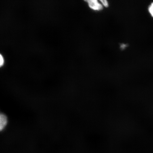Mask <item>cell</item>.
Returning <instances> with one entry per match:
<instances>
[{
  "instance_id": "1",
  "label": "cell",
  "mask_w": 153,
  "mask_h": 153,
  "mask_svg": "<svg viewBox=\"0 0 153 153\" xmlns=\"http://www.w3.org/2000/svg\"><path fill=\"white\" fill-rule=\"evenodd\" d=\"M90 8L95 11H100L103 9V5L97 0L86 1Z\"/></svg>"
},
{
  "instance_id": "2",
  "label": "cell",
  "mask_w": 153,
  "mask_h": 153,
  "mask_svg": "<svg viewBox=\"0 0 153 153\" xmlns=\"http://www.w3.org/2000/svg\"><path fill=\"white\" fill-rule=\"evenodd\" d=\"M7 118L4 114L0 113V131H3L7 126Z\"/></svg>"
},
{
  "instance_id": "3",
  "label": "cell",
  "mask_w": 153,
  "mask_h": 153,
  "mask_svg": "<svg viewBox=\"0 0 153 153\" xmlns=\"http://www.w3.org/2000/svg\"><path fill=\"white\" fill-rule=\"evenodd\" d=\"M100 1L102 4V5L104 6L105 7H108V1L106 0H101Z\"/></svg>"
},
{
  "instance_id": "4",
  "label": "cell",
  "mask_w": 153,
  "mask_h": 153,
  "mask_svg": "<svg viewBox=\"0 0 153 153\" xmlns=\"http://www.w3.org/2000/svg\"><path fill=\"white\" fill-rule=\"evenodd\" d=\"M149 12L150 13L151 15L153 17V3L150 6L149 8Z\"/></svg>"
},
{
  "instance_id": "5",
  "label": "cell",
  "mask_w": 153,
  "mask_h": 153,
  "mask_svg": "<svg viewBox=\"0 0 153 153\" xmlns=\"http://www.w3.org/2000/svg\"><path fill=\"white\" fill-rule=\"evenodd\" d=\"M4 63V59L2 55L0 54V67Z\"/></svg>"
}]
</instances>
